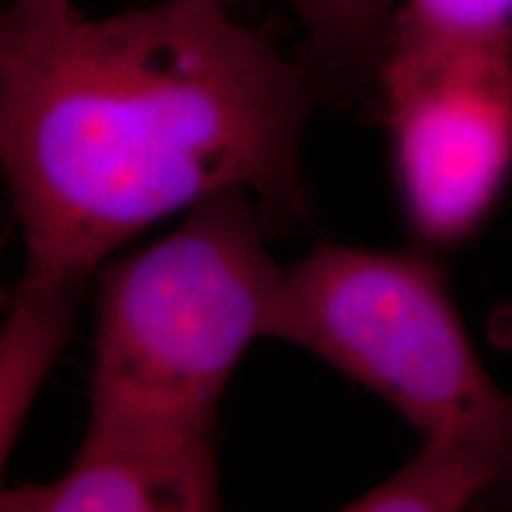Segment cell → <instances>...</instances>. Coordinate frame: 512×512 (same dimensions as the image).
<instances>
[{
	"mask_svg": "<svg viewBox=\"0 0 512 512\" xmlns=\"http://www.w3.org/2000/svg\"><path fill=\"white\" fill-rule=\"evenodd\" d=\"M5 309H8V299H5V294H3V290H0V313H3Z\"/></svg>",
	"mask_w": 512,
	"mask_h": 512,
	"instance_id": "7c38bea8",
	"label": "cell"
},
{
	"mask_svg": "<svg viewBox=\"0 0 512 512\" xmlns=\"http://www.w3.org/2000/svg\"><path fill=\"white\" fill-rule=\"evenodd\" d=\"M489 335L498 347L512 351V302L498 306L489 320Z\"/></svg>",
	"mask_w": 512,
	"mask_h": 512,
	"instance_id": "8fae6325",
	"label": "cell"
},
{
	"mask_svg": "<svg viewBox=\"0 0 512 512\" xmlns=\"http://www.w3.org/2000/svg\"><path fill=\"white\" fill-rule=\"evenodd\" d=\"M271 339L382 396L422 437L505 394L486 373L430 259L320 247L283 275Z\"/></svg>",
	"mask_w": 512,
	"mask_h": 512,
	"instance_id": "3957f363",
	"label": "cell"
},
{
	"mask_svg": "<svg viewBox=\"0 0 512 512\" xmlns=\"http://www.w3.org/2000/svg\"><path fill=\"white\" fill-rule=\"evenodd\" d=\"M0 171L24 271L86 283L169 216L247 192L304 211L313 83L228 0H152L88 19L0 12Z\"/></svg>",
	"mask_w": 512,
	"mask_h": 512,
	"instance_id": "6da1fadb",
	"label": "cell"
},
{
	"mask_svg": "<svg viewBox=\"0 0 512 512\" xmlns=\"http://www.w3.org/2000/svg\"><path fill=\"white\" fill-rule=\"evenodd\" d=\"M271 226L252 195L223 192L105 271L88 420L214 434L230 377L273 330Z\"/></svg>",
	"mask_w": 512,
	"mask_h": 512,
	"instance_id": "7a4b0ae2",
	"label": "cell"
},
{
	"mask_svg": "<svg viewBox=\"0 0 512 512\" xmlns=\"http://www.w3.org/2000/svg\"><path fill=\"white\" fill-rule=\"evenodd\" d=\"M392 27L444 36L508 31L512 0H403Z\"/></svg>",
	"mask_w": 512,
	"mask_h": 512,
	"instance_id": "9c48e42d",
	"label": "cell"
},
{
	"mask_svg": "<svg viewBox=\"0 0 512 512\" xmlns=\"http://www.w3.org/2000/svg\"><path fill=\"white\" fill-rule=\"evenodd\" d=\"M83 285L24 271L12 292L0 325V477L50 370L72 339Z\"/></svg>",
	"mask_w": 512,
	"mask_h": 512,
	"instance_id": "52a82bcc",
	"label": "cell"
},
{
	"mask_svg": "<svg viewBox=\"0 0 512 512\" xmlns=\"http://www.w3.org/2000/svg\"><path fill=\"white\" fill-rule=\"evenodd\" d=\"M0 57H3V34H0Z\"/></svg>",
	"mask_w": 512,
	"mask_h": 512,
	"instance_id": "4fadbf2b",
	"label": "cell"
},
{
	"mask_svg": "<svg viewBox=\"0 0 512 512\" xmlns=\"http://www.w3.org/2000/svg\"><path fill=\"white\" fill-rule=\"evenodd\" d=\"M221 508L214 434L88 420L72 465L0 489V512H204Z\"/></svg>",
	"mask_w": 512,
	"mask_h": 512,
	"instance_id": "5b68a950",
	"label": "cell"
},
{
	"mask_svg": "<svg viewBox=\"0 0 512 512\" xmlns=\"http://www.w3.org/2000/svg\"><path fill=\"white\" fill-rule=\"evenodd\" d=\"M512 501V394L446 430L387 482L356 498L358 512H456Z\"/></svg>",
	"mask_w": 512,
	"mask_h": 512,
	"instance_id": "8992f818",
	"label": "cell"
},
{
	"mask_svg": "<svg viewBox=\"0 0 512 512\" xmlns=\"http://www.w3.org/2000/svg\"><path fill=\"white\" fill-rule=\"evenodd\" d=\"M375 76L408 221L434 247L458 245L486 221L512 171V29L392 27Z\"/></svg>",
	"mask_w": 512,
	"mask_h": 512,
	"instance_id": "277c9868",
	"label": "cell"
},
{
	"mask_svg": "<svg viewBox=\"0 0 512 512\" xmlns=\"http://www.w3.org/2000/svg\"><path fill=\"white\" fill-rule=\"evenodd\" d=\"M332 67L375 72L394 22V0H285Z\"/></svg>",
	"mask_w": 512,
	"mask_h": 512,
	"instance_id": "ba28073f",
	"label": "cell"
},
{
	"mask_svg": "<svg viewBox=\"0 0 512 512\" xmlns=\"http://www.w3.org/2000/svg\"><path fill=\"white\" fill-rule=\"evenodd\" d=\"M8 10L29 19H57L76 12L74 0H10Z\"/></svg>",
	"mask_w": 512,
	"mask_h": 512,
	"instance_id": "30bf717a",
	"label": "cell"
}]
</instances>
